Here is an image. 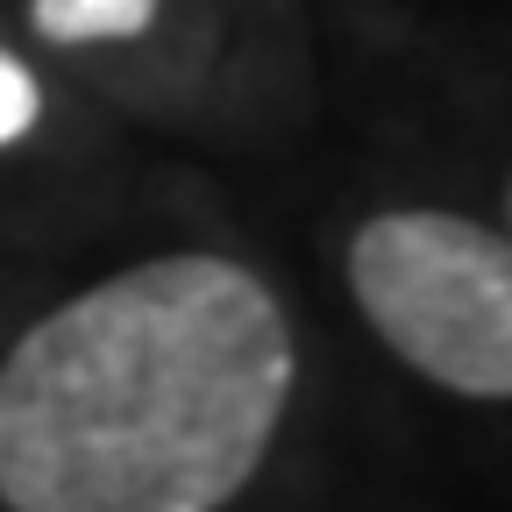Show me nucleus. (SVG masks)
<instances>
[{"instance_id":"obj_1","label":"nucleus","mask_w":512,"mask_h":512,"mask_svg":"<svg viewBox=\"0 0 512 512\" xmlns=\"http://www.w3.org/2000/svg\"><path fill=\"white\" fill-rule=\"evenodd\" d=\"M299 377L278 292L235 256H150L0 356L8 512H221Z\"/></svg>"},{"instance_id":"obj_2","label":"nucleus","mask_w":512,"mask_h":512,"mask_svg":"<svg viewBox=\"0 0 512 512\" xmlns=\"http://www.w3.org/2000/svg\"><path fill=\"white\" fill-rule=\"evenodd\" d=\"M349 292L377 342L427 384L512 399V235L470 214L399 207L356 228Z\"/></svg>"},{"instance_id":"obj_3","label":"nucleus","mask_w":512,"mask_h":512,"mask_svg":"<svg viewBox=\"0 0 512 512\" xmlns=\"http://www.w3.org/2000/svg\"><path fill=\"white\" fill-rule=\"evenodd\" d=\"M164 0H29L43 43H136Z\"/></svg>"},{"instance_id":"obj_4","label":"nucleus","mask_w":512,"mask_h":512,"mask_svg":"<svg viewBox=\"0 0 512 512\" xmlns=\"http://www.w3.org/2000/svg\"><path fill=\"white\" fill-rule=\"evenodd\" d=\"M36 121H43V86H36V72H29L15 50H0V150L22 143Z\"/></svg>"}]
</instances>
